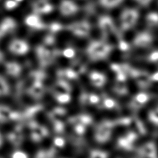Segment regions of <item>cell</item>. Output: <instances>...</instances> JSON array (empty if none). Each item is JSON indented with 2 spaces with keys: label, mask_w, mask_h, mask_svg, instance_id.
<instances>
[{
  "label": "cell",
  "mask_w": 158,
  "mask_h": 158,
  "mask_svg": "<svg viewBox=\"0 0 158 158\" xmlns=\"http://www.w3.org/2000/svg\"><path fill=\"white\" fill-rule=\"evenodd\" d=\"M139 14V12L134 8H126L120 16L121 29L127 31L134 27L138 21Z\"/></svg>",
  "instance_id": "obj_1"
},
{
  "label": "cell",
  "mask_w": 158,
  "mask_h": 158,
  "mask_svg": "<svg viewBox=\"0 0 158 158\" xmlns=\"http://www.w3.org/2000/svg\"><path fill=\"white\" fill-rule=\"evenodd\" d=\"M9 51L13 54L23 56L29 52V45L27 42L21 39H15L8 45Z\"/></svg>",
  "instance_id": "obj_2"
},
{
  "label": "cell",
  "mask_w": 158,
  "mask_h": 158,
  "mask_svg": "<svg viewBox=\"0 0 158 158\" xmlns=\"http://www.w3.org/2000/svg\"><path fill=\"white\" fill-rule=\"evenodd\" d=\"M70 31L74 33V35L80 37H84L89 34L90 31V25L86 21L76 22L69 24L67 27Z\"/></svg>",
  "instance_id": "obj_3"
},
{
  "label": "cell",
  "mask_w": 158,
  "mask_h": 158,
  "mask_svg": "<svg viewBox=\"0 0 158 158\" xmlns=\"http://www.w3.org/2000/svg\"><path fill=\"white\" fill-rule=\"evenodd\" d=\"M98 26L104 35H108L114 31L115 26L113 19L108 15L101 16L98 19Z\"/></svg>",
  "instance_id": "obj_4"
},
{
  "label": "cell",
  "mask_w": 158,
  "mask_h": 158,
  "mask_svg": "<svg viewBox=\"0 0 158 158\" xmlns=\"http://www.w3.org/2000/svg\"><path fill=\"white\" fill-rule=\"evenodd\" d=\"M19 117V114L13 111L10 107L0 105V123H5L10 121L15 120Z\"/></svg>",
  "instance_id": "obj_5"
},
{
  "label": "cell",
  "mask_w": 158,
  "mask_h": 158,
  "mask_svg": "<svg viewBox=\"0 0 158 158\" xmlns=\"http://www.w3.org/2000/svg\"><path fill=\"white\" fill-rule=\"evenodd\" d=\"M60 13L64 16H70L77 13L78 11V7L74 2L71 0H63L59 6Z\"/></svg>",
  "instance_id": "obj_6"
},
{
  "label": "cell",
  "mask_w": 158,
  "mask_h": 158,
  "mask_svg": "<svg viewBox=\"0 0 158 158\" xmlns=\"http://www.w3.org/2000/svg\"><path fill=\"white\" fill-rule=\"evenodd\" d=\"M33 9L36 14H47L52 12L53 6L48 0H37L33 5Z\"/></svg>",
  "instance_id": "obj_7"
},
{
  "label": "cell",
  "mask_w": 158,
  "mask_h": 158,
  "mask_svg": "<svg viewBox=\"0 0 158 158\" xmlns=\"http://www.w3.org/2000/svg\"><path fill=\"white\" fill-rule=\"evenodd\" d=\"M110 49V47L108 44H103L100 42H94L91 44L89 47V52L95 56L105 55Z\"/></svg>",
  "instance_id": "obj_8"
},
{
  "label": "cell",
  "mask_w": 158,
  "mask_h": 158,
  "mask_svg": "<svg viewBox=\"0 0 158 158\" xmlns=\"http://www.w3.org/2000/svg\"><path fill=\"white\" fill-rule=\"evenodd\" d=\"M25 24L27 26L36 29H44L45 25L37 14H31L28 15L25 19Z\"/></svg>",
  "instance_id": "obj_9"
},
{
  "label": "cell",
  "mask_w": 158,
  "mask_h": 158,
  "mask_svg": "<svg viewBox=\"0 0 158 158\" xmlns=\"http://www.w3.org/2000/svg\"><path fill=\"white\" fill-rule=\"evenodd\" d=\"M17 27V23L15 19L11 18H6L0 24V32L3 35L13 31Z\"/></svg>",
  "instance_id": "obj_10"
},
{
  "label": "cell",
  "mask_w": 158,
  "mask_h": 158,
  "mask_svg": "<svg viewBox=\"0 0 158 158\" xmlns=\"http://www.w3.org/2000/svg\"><path fill=\"white\" fill-rule=\"evenodd\" d=\"M6 71L7 74L13 77H18L22 72V67L16 62H8L6 64Z\"/></svg>",
  "instance_id": "obj_11"
},
{
  "label": "cell",
  "mask_w": 158,
  "mask_h": 158,
  "mask_svg": "<svg viewBox=\"0 0 158 158\" xmlns=\"http://www.w3.org/2000/svg\"><path fill=\"white\" fill-rule=\"evenodd\" d=\"M151 35L146 32L139 33L135 38V44L137 46H147L151 43Z\"/></svg>",
  "instance_id": "obj_12"
},
{
  "label": "cell",
  "mask_w": 158,
  "mask_h": 158,
  "mask_svg": "<svg viewBox=\"0 0 158 158\" xmlns=\"http://www.w3.org/2000/svg\"><path fill=\"white\" fill-rule=\"evenodd\" d=\"M123 0H99L100 4L106 8H113L118 6Z\"/></svg>",
  "instance_id": "obj_13"
},
{
  "label": "cell",
  "mask_w": 158,
  "mask_h": 158,
  "mask_svg": "<svg viewBox=\"0 0 158 158\" xmlns=\"http://www.w3.org/2000/svg\"><path fill=\"white\" fill-rule=\"evenodd\" d=\"M146 22L151 26L158 24V13H150L146 16Z\"/></svg>",
  "instance_id": "obj_14"
},
{
  "label": "cell",
  "mask_w": 158,
  "mask_h": 158,
  "mask_svg": "<svg viewBox=\"0 0 158 158\" xmlns=\"http://www.w3.org/2000/svg\"><path fill=\"white\" fill-rule=\"evenodd\" d=\"M42 92V87L40 85L36 83L34 85H33L31 88L30 89L31 94L33 96H39L41 94Z\"/></svg>",
  "instance_id": "obj_15"
},
{
  "label": "cell",
  "mask_w": 158,
  "mask_h": 158,
  "mask_svg": "<svg viewBox=\"0 0 158 158\" xmlns=\"http://www.w3.org/2000/svg\"><path fill=\"white\" fill-rule=\"evenodd\" d=\"M18 6V2L15 0H7L5 3V8L7 10H12Z\"/></svg>",
  "instance_id": "obj_16"
},
{
  "label": "cell",
  "mask_w": 158,
  "mask_h": 158,
  "mask_svg": "<svg viewBox=\"0 0 158 158\" xmlns=\"http://www.w3.org/2000/svg\"><path fill=\"white\" fill-rule=\"evenodd\" d=\"M11 158H29L27 154L21 151H16L11 156Z\"/></svg>",
  "instance_id": "obj_17"
},
{
  "label": "cell",
  "mask_w": 158,
  "mask_h": 158,
  "mask_svg": "<svg viewBox=\"0 0 158 158\" xmlns=\"http://www.w3.org/2000/svg\"><path fill=\"white\" fill-rule=\"evenodd\" d=\"M61 29H62V25L59 23H57V22L52 24V25L50 26V29L52 30L53 32L58 31L60 30Z\"/></svg>",
  "instance_id": "obj_18"
},
{
  "label": "cell",
  "mask_w": 158,
  "mask_h": 158,
  "mask_svg": "<svg viewBox=\"0 0 158 158\" xmlns=\"http://www.w3.org/2000/svg\"><path fill=\"white\" fill-rule=\"evenodd\" d=\"M135 1L141 6H147L152 2V0H135Z\"/></svg>",
  "instance_id": "obj_19"
},
{
  "label": "cell",
  "mask_w": 158,
  "mask_h": 158,
  "mask_svg": "<svg viewBox=\"0 0 158 158\" xmlns=\"http://www.w3.org/2000/svg\"><path fill=\"white\" fill-rule=\"evenodd\" d=\"M35 158H49V156H48L47 153H45V152L40 151L37 154Z\"/></svg>",
  "instance_id": "obj_20"
},
{
  "label": "cell",
  "mask_w": 158,
  "mask_h": 158,
  "mask_svg": "<svg viewBox=\"0 0 158 158\" xmlns=\"http://www.w3.org/2000/svg\"><path fill=\"white\" fill-rule=\"evenodd\" d=\"M64 55H65L67 57H71L73 55H74V51L72 49H67L64 51Z\"/></svg>",
  "instance_id": "obj_21"
},
{
  "label": "cell",
  "mask_w": 158,
  "mask_h": 158,
  "mask_svg": "<svg viewBox=\"0 0 158 158\" xmlns=\"http://www.w3.org/2000/svg\"><path fill=\"white\" fill-rule=\"evenodd\" d=\"M3 142H4V139H3V136L1 132H0V148L2 146L3 144Z\"/></svg>",
  "instance_id": "obj_22"
},
{
  "label": "cell",
  "mask_w": 158,
  "mask_h": 158,
  "mask_svg": "<svg viewBox=\"0 0 158 158\" xmlns=\"http://www.w3.org/2000/svg\"><path fill=\"white\" fill-rule=\"evenodd\" d=\"M3 59H4V54H3V53L0 50V63L3 60Z\"/></svg>",
  "instance_id": "obj_23"
},
{
  "label": "cell",
  "mask_w": 158,
  "mask_h": 158,
  "mask_svg": "<svg viewBox=\"0 0 158 158\" xmlns=\"http://www.w3.org/2000/svg\"><path fill=\"white\" fill-rule=\"evenodd\" d=\"M155 79H157V80H158V74H157L156 76H155Z\"/></svg>",
  "instance_id": "obj_24"
},
{
  "label": "cell",
  "mask_w": 158,
  "mask_h": 158,
  "mask_svg": "<svg viewBox=\"0 0 158 158\" xmlns=\"http://www.w3.org/2000/svg\"><path fill=\"white\" fill-rule=\"evenodd\" d=\"M15 1H16L17 2H20L23 1V0H15Z\"/></svg>",
  "instance_id": "obj_25"
},
{
  "label": "cell",
  "mask_w": 158,
  "mask_h": 158,
  "mask_svg": "<svg viewBox=\"0 0 158 158\" xmlns=\"http://www.w3.org/2000/svg\"><path fill=\"white\" fill-rule=\"evenodd\" d=\"M0 94H1V93H0Z\"/></svg>",
  "instance_id": "obj_26"
}]
</instances>
